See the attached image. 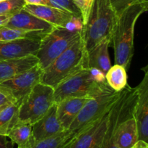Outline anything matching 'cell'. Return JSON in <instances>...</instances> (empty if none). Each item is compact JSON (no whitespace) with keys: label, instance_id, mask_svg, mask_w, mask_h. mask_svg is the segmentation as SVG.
I'll list each match as a JSON object with an SVG mask.
<instances>
[{"label":"cell","instance_id":"cell-16","mask_svg":"<svg viewBox=\"0 0 148 148\" xmlns=\"http://www.w3.org/2000/svg\"><path fill=\"white\" fill-rule=\"evenodd\" d=\"M88 97H69L56 104V113L59 122L64 130H67L79 114Z\"/></svg>","mask_w":148,"mask_h":148},{"label":"cell","instance_id":"cell-30","mask_svg":"<svg viewBox=\"0 0 148 148\" xmlns=\"http://www.w3.org/2000/svg\"><path fill=\"white\" fill-rule=\"evenodd\" d=\"M14 144L7 140V136L0 135V148H13Z\"/></svg>","mask_w":148,"mask_h":148},{"label":"cell","instance_id":"cell-1","mask_svg":"<svg viewBox=\"0 0 148 148\" xmlns=\"http://www.w3.org/2000/svg\"><path fill=\"white\" fill-rule=\"evenodd\" d=\"M148 10V1L135 3L129 6L117 16L111 42L114 50L115 64L121 65L128 71L134 52V28L141 15Z\"/></svg>","mask_w":148,"mask_h":148},{"label":"cell","instance_id":"cell-26","mask_svg":"<svg viewBox=\"0 0 148 148\" xmlns=\"http://www.w3.org/2000/svg\"><path fill=\"white\" fill-rule=\"evenodd\" d=\"M24 0H6L0 2V16L13 15L24 7Z\"/></svg>","mask_w":148,"mask_h":148},{"label":"cell","instance_id":"cell-22","mask_svg":"<svg viewBox=\"0 0 148 148\" xmlns=\"http://www.w3.org/2000/svg\"><path fill=\"white\" fill-rule=\"evenodd\" d=\"M19 105L11 104L0 112V135L7 136L10 129L18 121Z\"/></svg>","mask_w":148,"mask_h":148},{"label":"cell","instance_id":"cell-6","mask_svg":"<svg viewBox=\"0 0 148 148\" xmlns=\"http://www.w3.org/2000/svg\"><path fill=\"white\" fill-rule=\"evenodd\" d=\"M82 29L56 27L45 35L40 42L36 57L42 69L47 68L57 57L72 46L81 36Z\"/></svg>","mask_w":148,"mask_h":148},{"label":"cell","instance_id":"cell-7","mask_svg":"<svg viewBox=\"0 0 148 148\" xmlns=\"http://www.w3.org/2000/svg\"><path fill=\"white\" fill-rule=\"evenodd\" d=\"M54 104L53 88L38 83L19 106L18 122L33 125Z\"/></svg>","mask_w":148,"mask_h":148},{"label":"cell","instance_id":"cell-19","mask_svg":"<svg viewBox=\"0 0 148 148\" xmlns=\"http://www.w3.org/2000/svg\"><path fill=\"white\" fill-rule=\"evenodd\" d=\"M38 64L36 55L0 61V83L30 70Z\"/></svg>","mask_w":148,"mask_h":148},{"label":"cell","instance_id":"cell-28","mask_svg":"<svg viewBox=\"0 0 148 148\" xmlns=\"http://www.w3.org/2000/svg\"><path fill=\"white\" fill-rule=\"evenodd\" d=\"M109 1L116 15L119 16L129 6L142 1H148V0H109Z\"/></svg>","mask_w":148,"mask_h":148},{"label":"cell","instance_id":"cell-9","mask_svg":"<svg viewBox=\"0 0 148 148\" xmlns=\"http://www.w3.org/2000/svg\"><path fill=\"white\" fill-rule=\"evenodd\" d=\"M43 69L38 64L30 70L0 83V92L4 94L12 104L20 106L25 97L40 83Z\"/></svg>","mask_w":148,"mask_h":148},{"label":"cell","instance_id":"cell-10","mask_svg":"<svg viewBox=\"0 0 148 148\" xmlns=\"http://www.w3.org/2000/svg\"><path fill=\"white\" fill-rule=\"evenodd\" d=\"M23 9L56 27L66 28L72 30L82 29V19L51 6L25 4Z\"/></svg>","mask_w":148,"mask_h":148},{"label":"cell","instance_id":"cell-17","mask_svg":"<svg viewBox=\"0 0 148 148\" xmlns=\"http://www.w3.org/2000/svg\"><path fill=\"white\" fill-rule=\"evenodd\" d=\"M111 41L104 39L87 52L85 68H92L101 71L106 75L111 67L108 47Z\"/></svg>","mask_w":148,"mask_h":148},{"label":"cell","instance_id":"cell-31","mask_svg":"<svg viewBox=\"0 0 148 148\" xmlns=\"http://www.w3.org/2000/svg\"><path fill=\"white\" fill-rule=\"evenodd\" d=\"M25 4L30 5H48L46 0H24Z\"/></svg>","mask_w":148,"mask_h":148},{"label":"cell","instance_id":"cell-2","mask_svg":"<svg viewBox=\"0 0 148 148\" xmlns=\"http://www.w3.org/2000/svg\"><path fill=\"white\" fill-rule=\"evenodd\" d=\"M86 55L82 33L72 46L43 70L40 82L54 89L61 82L85 68Z\"/></svg>","mask_w":148,"mask_h":148},{"label":"cell","instance_id":"cell-8","mask_svg":"<svg viewBox=\"0 0 148 148\" xmlns=\"http://www.w3.org/2000/svg\"><path fill=\"white\" fill-rule=\"evenodd\" d=\"M137 89L127 85L121 91L119 97L109 113L108 127L100 148H119L116 142V130L124 116L134 107L137 100Z\"/></svg>","mask_w":148,"mask_h":148},{"label":"cell","instance_id":"cell-15","mask_svg":"<svg viewBox=\"0 0 148 148\" xmlns=\"http://www.w3.org/2000/svg\"><path fill=\"white\" fill-rule=\"evenodd\" d=\"M64 131H65L64 129L57 117L56 103L50 107L41 118L32 125V131L36 142L51 137Z\"/></svg>","mask_w":148,"mask_h":148},{"label":"cell","instance_id":"cell-32","mask_svg":"<svg viewBox=\"0 0 148 148\" xmlns=\"http://www.w3.org/2000/svg\"><path fill=\"white\" fill-rule=\"evenodd\" d=\"M130 148H148V143L143 140H138Z\"/></svg>","mask_w":148,"mask_h":148},{"label":"cell","instance_id":"cell-14","mask_svg":"<svg viewBox=\"0 0 148 148\" xmlns=\"http://www.w3.org/2000/svg\"><path fill=\"white\" fill-rule=\"evenodd\" d=\"M40 39L23 38L0 41V61L36 55L40 48Z\"/></svg>","mask_w":148,"mask_h":148},{"label":"cell","instance_id":"cell-34","mask_svg":"<svg viewBox=\"0 0 148 148\" xmlns=\"http://www.w3.org/2000/svg\"><path fill=\"white\" fill-rule=\"evenodd\" d=\"M6 1V0H0V2H1V1Z\"/></svg>","mask_w":148,"mask_h":148},{"label":"cell","instance_id":"cell-27","mask_svg":"<svg viewBox=\"0 0 148 148\" xmlns=\"http://www.w3.org/2000/svg\"><path fill=\"white\" fill-rule=\"evenodd\" d=\"M74 4L80 11L83 26L87 23L93 4L94 0H72ZM82 26V27H83Z\"/></svg>","mask_w":148,"mask_h":148},{"label":"cell","instance_id":"cell-23","mask_svg":"<svg viewBox=\"0 0 148 148\" xmlns=\"http://www.w3.org/2000/svg\"><path fill=\"white\" fill-rule=\"evenodd\" d=\"M73 139L68 130H65L51 137L35 142L32 148H64Z\"/></svg>","mask_w":148,"mask_h":148},{"label":"cell","instance_id":"cell-21","mask_svg":"<svg viewBox=\"0 0 148 148\" xmlns=\"http://www.w3.org/2000/svg\"><path fill=\"white\" fill-rule=\"evenodd\" d=\"M127 71L124 66L115 64L109 68L105 75L107 84L116 91H120L127 84Z\"/></svg>","mask_w":148,"mask_h":148},{"label":"cell","instance_id":"cell-29","mask_svg":"<svg viewBox=\"0 0 148 148\" xmlns=\"http://www.w3.org/2000/svg\"><path fill=\"white\" fill-rule=\"evenodd\" d=\"M11 104H12V102L4 94L0 92V112Z\"/></svg>","mask_w":148,"mask_h":148},{"label":"cell","instance_id":"cell-3","mask_svg":"<svg viewBox=\"0 0 148 148\" xmlns=\"http://www.w3.org/2000/svg\"><path fill=\"white\" fill-rule=\"evenodd\" d=\"M107 85L105 75L101 71L84 68L53 89V101L57 104L69 97L92 98Z\"/></svg>","mask_w":148,"mask_h":148},{"label":"cell","instance_id":"cell-33","mask_svg":"<svg viewBox=\"0 0 148 148\" xmlns=\"http://www.w3.org/2000/svg\"><path fill=\"white\" fill-rule=\"evenodd\" d=\"M12 15H6L0 16V28L4 27L5 26Z\"/></svg>","mask_w":148,"mask_h":148},{"label":"cell","instance_id":"cell-13","mask_svg":"<svg viewBox=\"0 0 148 148\" xmlns=\"http://www.w3.org/2000/svg\"><path fill=\"white\" fill-rule=\"evenodd\" d=\"M4 27L33 32L43 37L51 31L56 26L38 18L22 9L13 14Z\"/></svg>","mask_w":148,"mask_h":148},{"label":"cell","instance_id":"cell-4","mask_svg":"<svg viewBox=\"0 0 148 148\" xmlns=\"http://www.w3.org/2000/svg\"><path fill=\"white\" fill-rule=\"evenodd\" d=\"M117 15L109 0H94L89 17L82 27V38L86 52L102 41H111Z\"/></svg>","mask_w":148,"mask_h":148},{"label":"cell","instance_id":"cell-18","mask_svg":"<svg viewBox=\"0 0 148 148\" xmlns=\"http://www.w3.org/2000/svg\"><path fill=\"white\" fill-rule=\"evenodd\" d=\"M134 108V106L124 116L117 128L116 142L119 148H130L139 140Z\"/></svg>","mask_w":148,"mask_h":148},{"label":"cell","instance_id":"cell-24","mask_svg":"<svg viewBox=\"0 0 148 148\" xmlns=\"http://www.w3.org/2000/svg\"><path fill=\"white\" fill-rule=\"evenodd\" d=\"M23 38L41 39L43 36L33 32L25 31L7 27L0 28V41H7Z\"/></svg>","mask_w":148,"mask_h":148},{"label":"cell","instance_id":"cell-12","mask_svg":"<svg viewBox=\"0 0 148 148\" xmlns=\"http://www.w3.org/2000/svg\"><path fill=\"white\" fill-rule=\"evenodd\" d=\"M144 77L136 86L137 100L134 108V115L137 123L139 140L148 143V65L142 68Z\"/></svg>","mask_w":148,"mask_h":148},{"label":"cell","instance_id":"cell-20","mask_svg":"<svg viewBox=\"0 0 148 148\" xmlns=\"http://www.w3.org/2000/svg\"><path fill=\"white\" fill-rule=\"evenodd\" d=\"M7 136L18 148H32L36 142L32 131V125L18 121L10 129Z\"/></svg>","mask_w":148,"mask_h":148},{"label":"cell","instance_id":"cell-25","mask_svg":"<svg viewBox=\"0 0 148 148\" xmlns=\"http://www.w3.org/2000/svg\"><path fill=\"white\" fill-rule=\"evenodd\" d=\"M48 6L59 9L62 11L69 12L75 17L82 19L80 11L74 4L72 0H46Z\"/></svg>","mask_w":148,"mask_h":148},{"label":"cell","instance_id":"cell-11","mask_svg":"<svg viewBox=\"0 0 148 148\" xmlns=\"http://www.w3.org/2000/svg\"><path fill=\"white\" fill-rule=\"evenodd\" d=\"M110 110L77 135L64 148L101 147L108 127Z\"/></svg>","mask_w":148,"mask_h":148},{"label":"cell","instance_id":"cell-5","mask_svg":"<svg viewBox=\"0 0 148 148\" xmlns=\"http://www.w3.org/2000/svg\"><path fill=\"white\" fill-rule=\"evenodd\" d=\"M120 94L121 91H114L107 85L101 92L89 99L67 129L72 134L73 139L91 123L110 110Z\"/></svg>","mask_w":148,"mask_h":148}]
</instances>
